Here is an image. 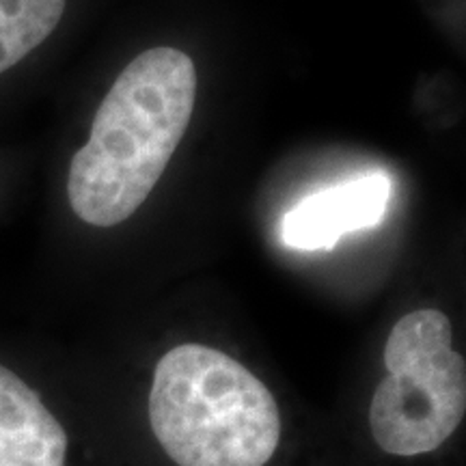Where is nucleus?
I'll use <instances>...</instances> for the list:
<instances>
[{
	"instance_id": "obj_1",
	"label": "nucleus",
	"mask_w": 466,
	"mask_h": 466,
	"mask_svg": "<svg viewBox=\"0 0 466 466\" xmlns=\"http://www.w3.org/2000/svg\"><path fill=\"white\" fill-rule=\"evenodd\" d=\"M195 102L197 69L186 52L158 46L134 58L72 158L67 197L76 217L96 227L130 218L182 143Z\"/></svg>"
},
{
	"instance_id": "obj_2",
	"label": "nucleus",
	"mask_w": 466,
	"mask_h": 466,
	"mask_svg": "<svg viewBox=\"0 0 466 466\" xmlns=\"http://www.w3.org/2000/svg\"><path fill=\"white\" fill-rule=\"evenodd\" d=\"M149 423L179 466H264L281 441L275 395L240 360L201 343L158 360Z\"/></svg>"
},
{
	"instance_id": "obj_3",
	"label": "nucleus",
	"mask_w": 466,
	"mask_h": 466,
	"mask_svg": "<svg viewBox=\"0 0 466 466\" xmlns=\"http://www.w3.org/2000/svg\"><path fill=\"white\" fill-rule=\"evenodd\" d=\"M450 318L417 309L384 346L387 378L370 406L371 436L391 456L430 453L456 432L466 412V367L453 350Z\"/></svg>"
},
{
	"instance_id": "obj_4",
	"label": "nucleus",
	"mask_w": 466,
	"mask_h": 466,
	"mask_svg": "<svg viewBox=\"0 0 466 466\" xmlns=\"http://www.w3.org/2000/svg\"><path fill=\"white\" fill-rule=\"evenodd\" d=\"M391 199V179L384 173L329 186L296 203L285 214L281 236L289 248H333L346 233L370 229L384 218Z\"/></svg>"
},
{
	"instance_id": "obj_5",
	"label": "nucleus",
	"mask_w": 466,
	"mask_h": 466,
	"mask_svg": "<svg viewBox=\"0 0 466 466\" xmlns=\"http://www.w3.org/2000/svg\"><path fill=\"white\" fill-rule=\"evenodd\" d=\"M67 434L39 395L0 365V466H66Z\"/></svg>"
},
{
	"instance_id": "obj_6",
	"label": "nucleus",
	"mask_w": 466,
	"mask_h": 466,
	"mask_svg": "<svg viewBox=\"0 0 466 466\" xmlns=\"http://www.w3.org/2000/svg\"><path fill=\"white\" fill-rule=\"evenodd\" d=\"M63 11L66 0H0V74L42 46Z\"/></svg>"
}]
</instances>
